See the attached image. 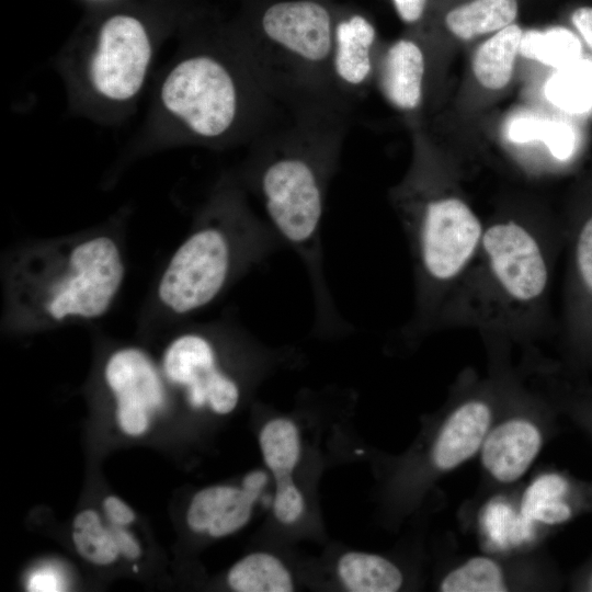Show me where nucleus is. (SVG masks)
<instances>
[{
  "label": "nucleus",
  "instance_id": "f257e3e1",
  "mask_svg": "<svg viewBox=\"0 0 592 592\" xmlns=\"http://www.w3.org/2000/svg\"><path fill=\"white\" fill-rule=\"evenodd\" d=\"M352 112L282 110L250 144L240 182L261 202L267 221L300 260L320 333L350 327L337 308L325 267L322 220Z\"/></svg>",
  "mask_w": 592,
  "mask_h": 592
},
{
  "label": "nucleus",
  "instance_id": "f03ea898",
  "mask_svg": "<svg viewBox=\"0 0 592 592\" xmlns=\"http://www.w3.org/2000/svg\"><path fill=\"white\" fill-rule=\"evenodd\" d=\"M153 83L139 152L249 145L282 111L232 25L186 35Z\"/></svg>",
  "mask_w": 592,
  "mask_h": 592
},
{
  "label": "nucleus",
  "instance_id": "7ed1b4c3",
  "mask_svg": "<svg viewBox=\"0 0 592 592\" xmlns=\"http://www.w3.org/2000/svg\"><path fill=\"white\" fill-rule=\"evenodd\" d=\"M333 0H251L232 24L266 89L286 111H353L331 73Z\"/></svg>",
  "mask_w": 592,
  "mask_h": 592
},
{
  "label": "nucleus",
  "instance_id": "20e7f679",
  "mask_svg": "<svg viewBox=\"0 0 592 592\" xmlns=\"http://www.w3.org/2000/svg\"><path fill=\"white\" fill-rule=\"evenodd\" d=\"M284 246L267 219L253 212L240 180L225 177L164 267L158 298L173 314H193L217 299L239 273Z\"/></svg>",
  "mask_w": 592,
  "mask_h": 592
},
{
  "label": "nucleus",
  "instance_id": "39448f33",
  "mask_svg": "<svg viewBox=\"0 0 592 592\" xmlns=\"http://www.w3.org/2000/svg\"><path fill=\"white\" fill-rule=\"evenodd\" d=\"M164 30L117 11L76 35L55 57L68 110L113 126L137 109L164 39Z\"/></svg>",
  "mask_w": 592,
  "mask_h": 592
},
{
  "label": "nucleus",
  "instance_id": "423d86ee",
  "mask_svg": "<svg viewBox=\"0 0 592 592\" xmlns=\"http://www.w3.org/2000/svg\"><path fill=\"white\" fill-rule=\"evenodd\" d=\"M414 264L417 304L411 325L440 323L453 287L478 257L485 226L462 198L432 193L417 170L396 193Z\"/></svg>",
  "mask_w": 592,
  "mask_h": 592
},
{
  "label": "nucleus",
  "instance_id": "0eeeda50",
  "mask_svg": "<svg viewBox=\"0 0 592 592\" xmlns=\"http://www.w3.org/2000/svg\"><path fill=\"white\" fill-rule=\"evenodd\" d=\"M125 276L121 250L109 236L61 244L25 264L18 295L49 322L94 320L112 306Z\"/></svg>",
  "mask_w": 592,
  "mask_h": 592
},
{
  "label": "nucleus",
  "instance_id": "6e6552de",
  "mask_svg": "<svg viewBox=\"0 0 592 592\" xmlns=\"http://www.w3.org/2000/svg\"><path fill=\"white\" fill-rule=\"evenodd\" d=\"M481 275L480 298L494 321L534 312L551 280V254L537 232L508 219L485 227L475 261Z\"/></svg>",
  "mask_w": 592,
  "mask_h": 592
},
{
  "label": "nucleus",
  "instance_id": "1a4fd4ad",
  "mask_svg": "<svg viewBox=\"0 0 592 592\" xmlns=\"http://www.w3.org/2000/svg\"><path fill=\"white\" fill-rule=\"evenodd\" d=\"M162 375L184 391L194 409L225 415L241 399L238 379L223 365L216 340L205 331H187L174 338L162 355Z\"/></svg>",
  "mask_w": 592,
  "mask_h": 592
},
{
  "label": "nucleus",
  "instance_id": "9d476101",
  "mask_svg": "<svg viewBox=\"0 0 592 592\" xmlns=\"http://www.w3.org/2000/svg\"><path fill=\"white\" fill-rule=\"evenodd\" d=\"M104 380L115 400L119 429L133 437L145 434L167 399L162 376L152 360L137 348L116 350L105 362Z\"/></svg>",
  "mask_w": 592,
  "mask_h": 592
},
{
  "label": "nucleus",
  "instance_id": "9b49d317",
  "mask_svg": "<svg viewBox=\"0 0 592 592\" xmlns=\"http://www.w3.org/2000/svg\"><path fill=\"white\" fill-rule=\"evenodd\" d=\"M377 31L358 8L338 7L331 55V73L340 99L354 107L375 79L378 61Z\"/></svg>",
  "mask_w": 592,
  "mask_h": 592
},
{
  "label": "nucleus",
  "instance_id": "f8f14e48",
  "mask_svg": "<svg viewBox=\"0 0 592 592\" xmlns=\"http://www.w3.org/2000/svg\"><path fill=\"white\" fill-rule=\"evenodd\" d=\"M567 240L566 325L577 343L592 348V202L576 214Z\"/></svg>",
  "mask_w": 592,
  "mask_h": 592
},
{
  "label": "nucleus",
  "instance_id": "ddd939ff",
  "mask_svg": "<svg viewBox=\"0 0 592 592\" xmlns=\"http://www.w3.org/2000/svg\"><path fill=\"white\" fill-rule=\"evenodd\" d=\"M425 76L426 57L422 46L402 37L379 55L374 80L392 107L411 113L422 105Z\"/></svg>",
  "mask_w": 592,
  "mask_h": 592
},
{
  "label": "nucleus",
  "instance_id": "4468645a",
  "mask_svg": "<svg viewBox=\"0 0 592 592\" xmlns=\"http://www.w3.org/2000/svg\"><path fill=\"white\" fill-rule=\"evenodd\" d=\"M259 491L242 486L215 485L197 491L186 511L189 528L220 538L248 524Z\"/></svg>",
  "mask_w": 592,
  "mask_h": 592
},
{
  "label": "nucleus",
  "instance_id": "2eb2a0df",
  "mask_svg": "<svg viewBox=\"0 0 592 592\" xmlns=\"http://www.w3.org/2000/svg\"><path fill=\"white\" fill-rule=\"evenodd\" d=\"M542 446L538 428L524 419H512L494 428L482 444V464L498 481L512 482L524 475Z\"/></svg>",
  "mask_w": 592,
  "mask_h": 592
},
{
  "label": "nucleus",
  "instance_id": "dca6fc26",
  "mask_svg": "<svg viewBox=\"0 0 592 592\" xmlns=\"http://www.w3.org/2000/svg\"><path fill=\"white\" fill-rule=\"evenodd\" d=\"M491 421V410L481 400L458 406L442 426L432 459L441 470L452 469L470 458L483 444Z\"/></svg>",
  "mask_w": 592,
  "mask_h": 592
},
{
  "label": "nucleus",
  "instance_id": "f3484780",
  "mask_svg": "<svg viewBox=\"0 0 592 592\" xmlns=\"http://www.w3.org/2000/svg\"><path fill=\"white\" fill-rule=\"evenodd\" d=\"M337 574L352 592H394L402 584V573L394 562L363 551L343 554L337 562Z\"/></svg>",
  "mask_w": 592,
  "mask_h": 592
},
{
  "label": "nucleus",
  "instance_id": "a211bd4d",
  "mask_svg": "<svg viewBox=\"0 0 592 592\" xmlns=\"http://www.w3.org/2000/svg\"><path fill=\"white\" fill-rule=\"evenodd\" d=\"M522 34L521 27L512 23L479 46L473 70L482 87L500 90L510 82Z\"/></svg>",
  "mask_w": 592,
  "mask_h": 592
},
{
  "label": "nucleus",
  "instance_id": "6ab92c4d",
  "mask_svg": "<svg viewBox=\"0 0 592 592\" xmlns=\"http://www.w3.org/2000/svg\"><path fill=\"white\" fill-rule=\"evenodd\" d=\"M516 15V0H473L452 9L445 24L452 34L468 41L509 26Z\"/></svg>",
  "mask_w": 592,
  "mask_h": 592
},
{
  "label": "nucleus",
  "instance_id": "aec40b11",
  "mask_svg": "<svg viewBox=\"0 0 592 592\" xmlns=\"http://www.w3.org/2000/svg\"><path fill=\"white\" fill-rule=\"evenodd\" d=\"M227 583L237 592H289L293 577L284 562L264 551L249 554L228 571Z\"/></svg>",
  "mask_w": 592,
  "mask_h": 592
},
{
  "label": "nucleus",
  "instance_id": "412c9836",
  "mask_svg": "<svg viewBox=\"0 0 592 592\" xmlns=\"http://www.w3.org/2000/svg\"><path fill=\"white\" fill-rule=\"evenodd\" d=\"M545 96L557 109L572 115L592 110V59L580 58L550 76Z\"/></svg>",
  "mask_w": 592,
  "mask_h": 592
},
{
  "label": "nucleus",
  "instance_id": "4be33fe9",
  "mask_svg": "<svg viewBox=\"0 0 592 592\" xmlns=\"http://www.w3.org/2000/svg\"><path fill=\"white\" fill-rule=\"evenodd\" d=\"M259 445L263 462L274 479L289 477L301 454L297 425L288 418L267 421L260 431Z\"/></svg>",
  "mask_w": 592,
  "mask_h": 592
},
{
  "label": "nucleus",
  "instance_id": "5701e85b",
  "mask_svg": "<svg viewBox=\"0 0 592 592\" xmlns=\"http://www.w3.org/2000/svg\"><path fill=\"white\" fill-rule=\"evenodd\" d=\"M519 53L559 69L582 58V43L576 33L563 26L528 30L522 34Z\"/></svg>",
  "mask_w": 592,
  "mask_h": 592
},
{
  "label": "nucleus",
  "instance_id": "b1692460",
  "mask_svg": "<svg viewBox=\"0 0 592 592\" xmlns=\"http://www.w3.org/2000/svg\"><path fill=\"white\" fill-rule=\"evenodd\" d=\"M71 539L77 553L95 566H109L119 556L111 527L103 525L95 510L86 509L76 514Z\"/></svg>",
  "mask_w": 592,
  "mask_h": 592
},
{
  "label": "nucleus",
  "instance_id": "393cba45",
  "mask_svg": "<svg viewBox=\"0 0 592 592\" xmlns=\"http://www.w3.org/2000/svg\"><path fill=\"white\" fill-rule=\"evenodd\" d=\"M481 523L491 545L500 549L527 542L534 534V524L502 500L492 501L486 506Z\"/></svg>",
  "mask_w": 592,
  "mask_h": 592
},
{
  "label": "nucleus",
  "instance_id": "a878e982",
  "mask_svg": "<svg viewBox=\"0 0 592 592\" xmlns=\"http://www.w3.org/2000/svg\"><path fill=\"white\" fill-rule=\"evenodd\" d=\"M444 592L506 591L503 574L496 561L475 557L451 571L441 583Z\"/></svg>",
  "mask_w": 592,
  "mask_h": 592
},
{
  "label": "nucleus",
  "instance_id": "bb28decb",
  "mask_svg": "<svg viewBox=\"0 0 592 592\" xmlns=\"http://www.w3.org/2000/svg\"><path fill=\"white\" fill-rule=\"evenodd\" d=\"M275 480L273 514L284 525L298 522L305 512V498L292 476Z\"/></svg>",
  "mask_w": 592,
  "mask_h": 592
},
{
  "label": "nucleus",
  "instance_id": "cd10ccee",
  "mask_svg": "<svg viewBox=\"0 0 592 592\" xmlns=\"http://www.w3.org/2000/svg\"><path fill=\"white\" fill-rule=\"evenodd\" d=\"M549 119L523 114L513 117L506 126V137L511 143L525 144L533 140L544 141Z\"/></svg>",
  "mask_w": 592,
  "mask_h": 592
},
{
  "label": "nucleus",
  "instance_id": "c85d7f7f",
  "mask_svg": "<svg viewBox=\"0 0 592 592\" xmlns=\"http://www.w3.org/2000/svg\"><path fill=\"white\" fill-rule=\"evenodd\" d=\"M102 506L111 525L127 527L136 520L133 509L116 496L105 497Z\"/></svg>",
  "mask_w": 592,
  "mask_h": 592
},
{
  "label": "nucleus",
  "instance_id": "c756f323",
  "mask_svg": "<svg viewBox=\"0 0 592 592\" xmlns=\"http://www.w3.org/2000/svg\"><path fill=\"white\" fill-rule=\"evenodd\" d=\"M111 532L119 555L128 560H136L141 555V547L137 538L124 526L111 525Z\"/></svg>",
  "mask_w": 592,
  "mask_h": 592
},
{
  "label": "nucleus",
  "instance_id": "7c9ffc66",
  "mask_svg": "<svg viewBox=\"0 0 592 592\" xmlns=\"http://www.w3.org/2000/svg\"><path fill=\"white\" fill-rule=\"evenodd\" d=\"M400 20L409 25L419 23L425 13L428 0H391Z\"/></svg>",
  "mask_w": 592,
  "mask_h": 592
},
{
  "label": "nucleus",
  "instance_id": "2f4dec72",
  "mask_svg": "<svg viewBox=\"0 0 592 592\" xmlns=\"http://www.w3.org/2000/svg\"><path fill=\"white\" fill-rule=\"evenodd\" d=\"M61 579L55 571L48 569L34 572L27 583L30 591H61Z\"/></svg>",
  "mask_w": 592,
  "mask_h": 592
},
{
  "label": "nucleus",
  "instance_id": "473e14b6",
  "mask_svg": "<svg viewBox=\"0 0 592 592\" xmlns=\"http://www.w3.org/2000/svg\"><path fill=\"white\" fill-rule=\"evenodd\" d=\"M571 23L592 52V7H580L571 14Z\"/></svg>",
  "mask_w": 592,
  "mask_h": 592
},
{
  "label": "nucleus",
  "instance_id": "72a5a7b5",
  "mask_svg": "<svg viewBox=\"0 0 592 592\" xmlns=\"http://www.w3.org/2000/svg\"><path fill=\"white\" fill-rule=\"evenodd\" d=\"M90 2H102V1H105V0H88Z\"/></svg>",
  "mask_w": 592,
  "mask_h": 592
}]
</instances>
